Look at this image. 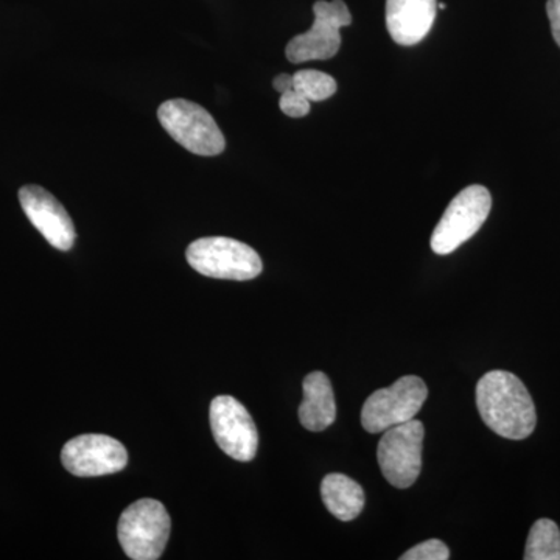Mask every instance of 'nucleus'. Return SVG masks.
<instances>
[{
    "label": "nucleus",
    "mask_w": 560,
    "mask_h": 560,
    "mask_svg": "<svg viewBox=\"0 0 560 560\" xmlns=\"http://www.w3.org/2000/svg\"><path fill=\"white\" fill-rule=\"evenodd\" d=\"M548 20H550L552 36L560 47V0H548Z\"/></svg>",
    "instance_id": "6ab92c4d"
},
{
    "label": "nucleus",
    "mask_w": 560,
    "mask_h": 560,
    "mask_svg": "<svg viewBox=\"0 0 560 560\" xmlns=\"http://www.w3.org/2000/svg\"><path fill=\"white\" fill-rule=\"evenodd\" d=\"M436 10V0H386V27L390 38L399 46H416L429 35Z\"/></svg>",
    "instance_id": "f8f14e48"
},
{
    "label": "nucleus",
    "mask_w": 560,
    "mask_h": 560,
    "mask_svg": "<svg viewBox=\"0 0 560 560\" xmlns=\"http://www.w3.org/2000/svg\"><path fill=\"white\" fill-rule=\"evenodd\" d=\"M525 560H560V529L550 518L534 523L526 541Z\"/></svg>",
    "instance_id": "2eb2a0df"
},
{
    "label": "nucleus",
    "mask_w": 560,
    "mask_h": 560,
    "mask_svg": "<svg viewBox=\"0 0 560 560\" xmlns=\"http://www.w3.org/2000/svg\"><path fill=\"white\" fill-rule=\"evenodd\" d=\"M477 407L482 422L506 440H526L536 430L533 397L511 372L490 371L482 375L477 385Z\"/></svg>",
    "instance_id": "f257e3e1"
},
{
    "label": "nucleus",
    "mask_w": 560,
    "mask_h": 560,
    "mask_svg": "<svg viewBox=\"0 0 560 560\" xmlns=\"http://www.w3.org/2000/svg\"><path fill=\"white\" fill-rule=\"evenodd\" d=\"M315 22L311 31L294 36L287 46L291 62L329 60L341 47V28L352 24L348 5L342 0H318L313 5Z\"/></svg>",
    "instance_id": "6e6552de"
},
{
    "label": "nucleus",
    "mask_w": 560,
    "mask_h": 560,
    "mask_svg": "<svg viewBox=\"0 0 560 560\" xmlns=\"http://www.w3.org/2000/svg\"><path fill=\"white\" fill-rule=\"evenodd\" d=\"M20 201L33 226L54 248L69 250L77 234L68 210L54 195L39 186H25L20 190Z\"/></svg>",
    "instance_id": "9b49d317"
},
{
    "label": "nucleus",
    "mask_w": 560,
    "mask_h": 560,
    "mask_svg": "<svg viewBox=\"0 0 560 560\" xmlns=\"http://www.w3.org/2000/svg\"><path fill=\"white\" fill-rule=\"evenodd\" d=\"M294 90L301 92L307 101L324 102L337 92V81L329 73L305 69L294 73Z\"/></svg>",
    "instance_id": "dca6fc26"
},
{
    "label": "nucleus",
    "mask_w": 560,
    "mask_h": 560,
    "mask_svg": "<svg viewBox=\"0 0 560 560\" xmlns=\"http://www.w3.org/2000/svg\"><path fill=\"white\" fill-rule=\"evenodd\" d=\"M311 101L304 97L301 92L290 90L280 94L279 106L285 116L300 119V117L307 116L311 113Z\"/></svg>",
    "instance_id": "a211bd4d"
},
{
    "label": "nucleus",
    "mask_w": 560,
    "mask_h": 560,
    "mask_svg": "<svg viewBox=\"0 0 560 560\" xmlns=\"http://www.w3.org/2000/svg\"><path fill=\"white\" fill-rule=\"evenodd\" d=\"M429 389L425 382L416 375H407L389 388L377 389L361 410V425L368 433L383 431L410 422L425 404Z\"/></svg>",
    "instance_id": "423d86ee"
},
{
    "label": "nucleus",
    "mask_w": 560,
    "mask_h": 560,
    "mask_svg": "<svg viewBox=\"0 0 560 560\" xmlns=\"http://www.w3.org/2000/svg\"><path fill=\"white\" fill-rule=\"evenodd\" d=\"M272 86H275V90L279 91L280 94H282V92L293 90V75H289V73H280V75L276 77L275 81H272Z\"/></svg>",
    "instance_id": "aec40b11"
},
{
    "label": "nucleus",
    "mask_w": 560,
    "mask_h": 560,
    "mask_svg": "<svg viewBox=\"0 0 560 560\" xmlns=\"http://www.w3.org/2000/svg\"><path fill=\"white\" fill-rule=\"evenodd\" d=\"M425 429L418 419L383 431L377 459L383 477L394 488L408 489L422 470V451Z\"/></svg>",
    "instance_id": "0eeeda50"
},
{
    "label": "nucleus",
    "mask_w": 560,
    "mask_h": 560,
    "mask_svg": "<svg viewBox=\"0 0 560 560\" xmlns=\"http://www.w3.org/2000/svg\"><path fill=\"white\" fill-rule=\"evenodd\" d=\"M438 9L445 10V3H440V5H438Z\"/></svg>",
    "instance_id": "412c9836"
},
{
    "label": "nucleus",
    "mask_w": 560,
    "mask_h": 560,
    "mask_svg": "<svg viewBox=\"0 0 560 560\" xmlns=\"http://www.w3.org/2000/svg\"><path fill=\"white\" fill-rule=\"evenodd\" d=\"M210 429L221 451L241 463L256 458L259 433L248 410L231 396H219L209 410Z\"/></svg>",
    "instance_id": "1a4fd4ad"
},
{
    "label": "nucleus",
    "mask_w": 560,
    "mask_h": 560,
    "mask_svg": "<svg viewBox=\"0 0 560 560\" xmlns=\"http://www.w3.org/2000/svg\"><path fill=\"white\" fill-rule=\"evenodd\" d=\"M61 460L75 477H105L127 467L128 452L121 442L106 434H81L62 447Z\"/></svg>",
    "instance_id": "9d476101"
},
{
    "label": "nucleus",
    "mask_w": 560,
    "mask_h": 560,
    "mask_svg": "<svg viewBox=\"0 0 560 560\" xmlns=\"http://www.w3.org/2000/svg\"><path fill=\"white\" fill-rule=\"evenodd\" d=\"M172 521L161 501L143 499L121 512L117 536L121 550L132 560L160 559L168 537Z\"/></svg>",
    "instance_id": "f03ea898"
},
{
    "label": "nucleus",
    "mask_w": 560,
    "mask_h": 560,
    "mask_svg": "<svg viewBox=\"0 0 560 560\" xmlns=\"http://www.w3.org/2000/svg\"><path fill=\"white\" fill-rule=\"evenodd\" d=\"M492 209L490 191L482 186H469L453 198L431 235V249L448 256L470 241L488 220Z\"/></svg>",
    "instance_id": "39448f33"
},
{
    "label": "nucleus",
    "mask_w": 560,
    "mask_h": 560,
    "mask_svg": "<svg viewBox=\"0 0 560 560\" xmlns=\"http://www.w3.org/2000/svg\"><path fill=\"white\" fill-rule=\"evenodd\" d=\"M187 261L195 271L212 279L250 280L264 271L259 254L246 243L228 237H205L190 243Z\"/></svg>",
    "instance_id": "20e7f679"
},
{
    "label": "nucleus",
    "mask_w": 560,
    "mask_h": 560,
    "mask_svg": "<svg viewBox=\"0 0 560 560\" xmlns=\"http://www.w3.org/2000/svg\"><path fill=\"white\" fill-rule=\"evenodd\" d=\"M401 560H447L451 559V550L442 540L431 539L416 545L405 552Z\"/></svg>",
    "instance_id": "f3484780"
},
{
    "label": "nucleus",
    "mask_w": 560,
    "mask_h": 560,
    "mask_svg": "<svg viewBox=\"0 0 560 560\" xmlns=\"http://www.w3.org/2000/svg\"><path fill=\"white\" fill-rule=\"evenodd\" d=\"M320 497L330 514L341 522L355 521L364 510L363 489L342 474H330L324 478Z\"/></svg>",
    "instance_id": "4468645a"
},
{
    "label": "nucleus",
    "mask_w": 560,
    "mask_h": 560,
    "mask_svg": "<svg viewBox=\"0 0 560 560\" xmlns=\"http://www.w3.org/2000/svg\"><path fill=\"white\" fill-rule=\"evenodd\" d=\"M164 130L190 153L198 156H219L226 149V139L215 119L198 103L168 101L158 109Z\"/></svg>",
    "instance_id": "7ed1b4c3"
},
{
    "label": "nucleus",
    "mask_w": 560,
    "mask_h": 560,
    "mask_svg": "<svg viewBox=\"0 0 560 560\" xmlns=\"http://www.w3.org/2000/svg\"><path fill=\"white\" fill-rule=\"evenodd\" d=\"M304 399L300 407L302 427L308 431L329 429L337 419L334 388L329 377L324 372H312L302 383Z\"/></svg>",
    "instance_id": "ddd939ff"
}]
</instances>
